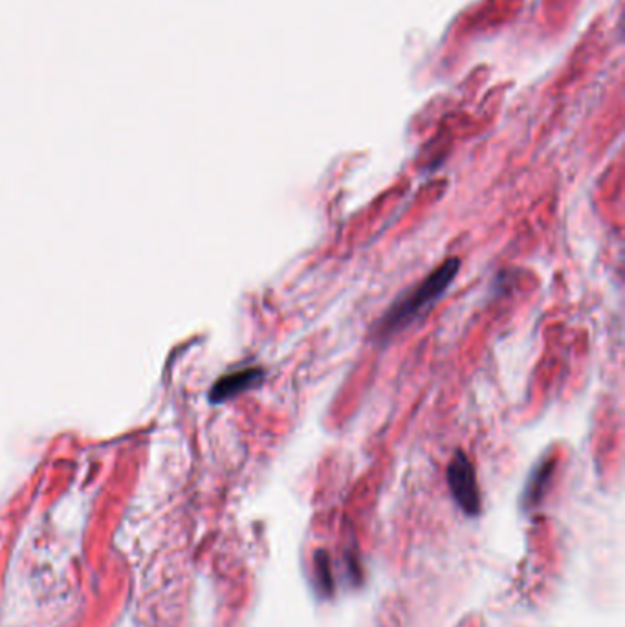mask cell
Wrapping results in <instances>:
<instances>
[{
	"instance_id": "obj_1",
	"label": "cell",
	"mask_w": 625,
	"mask_h": 627,
	"mask_svg": "<svg viewBox=\"0 0 625 627\" xmlns=\"http://www.w3.org/2000/svg\"><path fill=\"white\" fill-rule=\"evenodd\" d=\"M461 261L457 257L448 259L440 264L435 272L420 281L415 288L407 290L406 294L396 299L391 307L385 310L384 316L374 323V341L385 343L396 336L398 332L409 327L413 321H417L426 310L433 307L440 297L448 292L451 283L459 274Z\"/></svg>"
},
{
	"instance_id": "obj_2",
	"label": "cell",
	"mask_w": 625,
	"mask_h": 627,
	"mask_svg": "<svg viewBox=\"0 0 625 627\" xmlns=\"http://www.w3.org/2000/svg\"><path fill=\"white\" fill-rule=\"evenodd\" d=\"M448 484L455 503L466 516L475 517L481 514V492L477 475L472 461L464 451H455L448 464Z\"/></svg>"
},
{
	"instance_id": "obj_3",
	"label": "cell",
	"mask_w": 625,
	"mask_h": 627,
	"mask_svg": "<svg viewBox=\"0 0 625 627\" xmlns=\"http://www.w3.org/2000/svg\"><path fill=\"white\" fill-rule=\"evenodd\" d=\"M264 378H266V371H264L263 367H242V369H237V371H231V373L220 376L215 385L211 387L209 400L213 404L228 402L235 396L259 387V385L263 384Z\"/></svg>"
},
{
	"instance_id": "obj_4",
	"label": "cell",
	"mask_w": 625,
	"mask_h": 627,
	"mask_svg": "<svg viewBox=\"0 0 625 627\" xmlns=\"http://www.w3.org/2000/svg\"><path fill=\"white\" fill-rule=\"evenodd\" d=\"M554 466H556V461L547 457V459H543L539 464H536V468L530 473L527 486H525V490L521 494V506L525 510H532V508H536L543 501V497L549 490Z\"/></svg>"
},
{
	"instance_id": "obj_5",
	"label": "cell",
	"mask_w": 625,
	"mask_h": 627,
	"mask_svg": "<svg viewBox=\"0 0 625 627\" xmlns=\"http://www.w3.org/2000/svg\"><path fill=\"white\" fill-rule=\"evenodd\" d=\"M316 578H318L319 591L325 596L332 594L334 580H332V572H330L329 556L325 552L316 554Z\"/></svg>"
}]
</instances>
